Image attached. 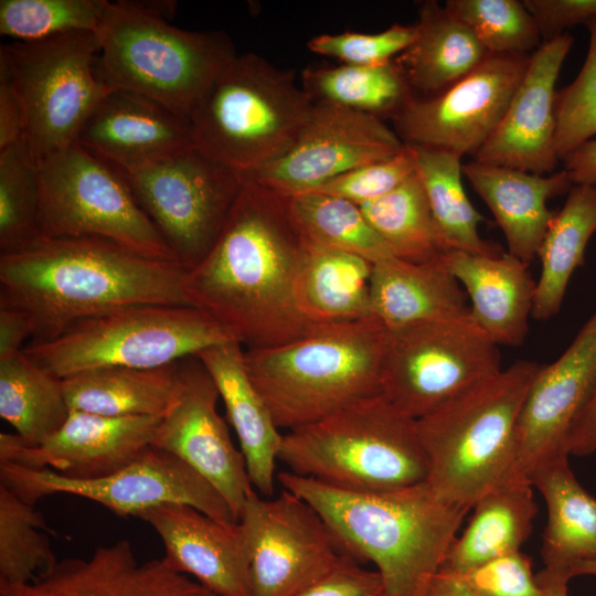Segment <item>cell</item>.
Listing matches in <instances>:
<instances>
[{"mask_svg":"<svg viewBox=\"0 0 596 596\" xmlns=\"http://www.w3.org/2000/svg\"><path fill=\"white\" fill-rule=\"evenodd\" d=\"M99 51L93 31L1 46L25 114L23 138L38 166L75 143L88 116L114 89L96 73Z\"/></svg>","mask_w":596,"mask_h":596,"instance_id":"obj_11","label":"cell"},{"mask_svg":"<svg viewBox=\"0 0 596 596\" xmlns=\"http://www.w3.org/2000/svg\"><path fill=\"white\" fill-rule=\"evenodd\" d=\"M219 391L195 356L179 362L175 396L162 415L151 446L163 449L204 477L237 518L254 490L241 450L217 413Z\"/></svg>","mask_w":596,"mask_h":596,"instance_id":"obj_18","label":"cell"},{"mask_svg":"<svg viewBox=\"0 0 596 596\" xmlns=\"http://www.w3.org/2000/svg\"><path fill=\"white\" fill-rule=\"evenodd\" d=\"M30 320L22 312L0 307V360L10 358L24 348L23 343L32 339Z\"/></svg>","mask_w":596,"mask_h":596,"instance_id":"obj_51","label":"cell"},{"mask_svg":"<svg viewBox=\"0 0 596 596\" xmlns=\"http://www.w3.org/2000/svg\"><path fill=\"white\" fill-rule=\"evenodd\" d=\"M532 483L511 480L482 496L451 544L439 572L461 576L497 557L520 551L538 513Z\"/></svg>","mask_w":596,"mask_h":596,"instance_id":"obj_30","label":"cell"},{"mask_svg":"<svg viewBox=\"0 0 596 596\" xmlns=\"http://www.w3.org/2000/svg\"><path fill=\"white\" fill-rule=\"evenodd\" d=\"M369 260L307 238L297 276L301 312L319 326L341 324L373 316Z\"/></svg>","mask_w":596,"mask_h":596,"instance_id":"obj_31","label":"cell"},{"mask_svg":"<svg viewBox=\"0 0 596 596\" xmlns=\"http://www.w3.org/2000/svg\"><path fill=\"white\" fill-rule=\"evenodd\" d=\"M381 393L419 419L501 368L496 344L471 316L387 330Z\"/></svg>","mask_w":596,"mask_h":596,"instance_id":"obj_12","label":"cell"},{"mask_svg":"<svg viewBox=\"0 0 596 596\" xmlns=\"http://www.w3.org/2000/svg\"><path fill=\"white\" fill-rule=\"evenodd\" d=\"M300 83L313 105L343 107L382 120L393 119L415 96L394 60L379 65H312L302 70Z\"/></svg>","mask_w":596,"mask_h":596,"instance_id":"obj_35","label":"cell"},{"mask_svg":"<svg viewBox=\"0 0 596 596\" xmlns=\"http://www.w3.org/2000/svg\"><path fill=\"white\" fill-rule=\"evenodd\" d=\"M415 36V24H393L376 33L349 31L316 35L307 42V47L312 53L338 58L344 64L379 65L393 61Z\"/></svg>","mask_w":596,"mask_h":596,"instance_id":"obj_45","label":"cell"},{"mask_svg":"<svg viewBox=\"0 0 596 596\" xmlns=\"http://www.w3.org/2000/svg\"><path fill=\"white\" fill-rule=\"evenodd\" d=\"M76 142L116 169L160 162L195 148L190 119L125 89H111L98 103Z\"/></svg>","mask_w":596,"mask_h":596,"instance_id":"obj_23","label":"cell"},{"mask_svg":"<svg viewBox=\"0 0 596 596\" xmlns=\"http://www.w3.org/2000/svg\"><path fill=\"white\" fill-rule=\"evenodd\" d=\"M312 108L292 71L255 53L237 54L190 116L195 148L252 172L292 147Z\"/></svg>","mask_w":596,"mask_h":596,"instance_id":"obj_8","label":"cell"},{"mask_svg":"<svg viewBox=\"0 0 596 596\" xmlns=\"http://www.w3.org/2000/svg\"><path fill=\"white\" fill-rule=\"evenodd\" d=\"M541 365L518 360L416 419L427 483L470 511L487 492L514 480L520 414Z\"/></svg>","mask_w":596,"mask_h":596,"instance_id":"obj_4","label":"cell"},{"mask_svg":"<svg viewBox=\"0 0 596 596\" xmlns=\"http://www.w3.org/2000/svg\"><path fill=\"white\" fill-rule=\"evenodd\" d=\"M39 236V166L22 138L0 150V254Z\"/></svg>","mask_w":596,"mask_h":596,"instance_id":"obj_42","label":"cell"},{"mask_svg":"<svg viewBox=\"0 0 596 596\" xmlns=\"http://www.w3.org/2000/svg\"><path fill=\"white\" fill-rule=\"evenodd\" d=\"M405 143L374 116L313 105L292 147L278 159L245 173L281 194L310 192L352 169L391 158Z\"/></svg>","mask_w":596,"mask_h":596,"instance_id":"obj_17","label":"cell"},{"mask_svg":"<svg viewBox=\"0 0 596 596\" xmlns=\"http://www.w3.org/2000/svg\"><path fill=\"white\" fill-rule=\"evenodd\" d=\"M0 596H219L160 560L139 561L128 540L67 557L33 581L0 585Z\"/></svg>","mask_w":596,"mask_h":596,"instance_id":"obj_22","label":"cell"},{"mask_svg":"<svg viewBox=\"0 0 596 596\" xmlns=\"http://www.w3.org/2000/svg\"><path fill=\"white\" fill-rule=\"evenodd\" d=\"M457 578L475 596H550L533 574L531 558L521 551L491 560Z\"/></svg>","mask_w":596,"mask_h":596,"instance_id":"obj_47","label":"cell"},{"mask_svg":"<svg viewBox=\"0 0 596 596\" xmlns=\"http://www.w3.org/2000/svg\"><path fill=\"white\" fill-rule=\"evenodd\" d=\"M237 341L188 305H136L78 322L61 336L30 341L23 353L57 379L108 366L156 369Z\"/></svg>","mask_w":596,"mask_h":596,"instance_id":"obj_9","label":"cell"},{"mask_svg":"<svg viewBox=\"0 0 596 596\" xmlns=\"http://www.w3.org/2000/svg\"><path fill=\"white\" fill-rule=\"evenodd\" d=\"M445 8L492 55H531L542 44L539 25L519 0H447Z\"/></svg>","mask_w":596,"mask_h":596,"instance_id":"obj_41","label":"cell"},{"mask_svg":"<svg viewBox=\"0 0 596 596\" xmlns=\"http://www.w3.org/2000/svg\"><path fill=\"white\" fill-rule=\"evenodd\" d=\"M1 485L25 502L66 493L95 501L117 515L138 517L162 504H187L225 524L237 518L223 496L177 456L147 447L123 468L97 478H73L51 469L0 462Z\"/></svg>","mask_w":596,"mask_h":596,"instance_id":"obj_14","label":"cell"},{"mask_svg":"<svg viewBox=\"0 0 596 596\" xmlns=\"http://www.w3.org/2000/svg\"><path fill=\"white\" fill-rule=\"evenodd\" d=\"M162 416L111 417L71 411L65 423L36 446L0 434V462L51 469L73 478L109 475L151 446Z\"/></svg>","mask_w":596,"mask_h":596,"instance_id":"obj_20","label":"cell"},{"mask_svg":"<svg viewBox=\"0 0 596 596\" xmlns=\"http://www.w3.org/2000/svg\"><path fill=\"white\" fill-rule=\"evenodd\" d=\"M277 481L321 515L349 557L374 565L383 596H427L468 512L427 481L350 491L289 470L278 472Z\"/></svg>","mask_w":596,"mask_h":596,"instance_id":"obj_3","label":"cell"},{"mask_svg":"<svg viewBox=\"0 0 596 596\" xmlns=\"http://www.w3.org/2000/svg\"><path fill=\"white\" fill-rule=\"evenodd\" d=\"M296 596H383V584L376 571L348 557L327 577Z\"/></svg>","mask_w":596,"mask_h":596,"instance_id":"obj_49","label":"cell"},{"mask_svg":"<svg viewBox=\"0 0 596 596\" xmlns=\"http://www.w3.org/2000/svg\"><path fill=\"white\" fill-rule=\"evenodd\" d=\"M589 33L585 62L576 78L555 95V149L560 160L596 136V19Z\"/></svg>","mask_w":596,"mask_h":596,"instance_id":"obj_44","label":"cell"},{"mask_svg":"<svg viewBox=\"0 0 596 596\" xmlns=\"http://www.w3.org/2000/svg\"><path fill=\"white\" fill-rule=\"evenodd\" d=\"M117 170L187 270L216 242L245 180L244 172L196 148L160 162Z\"/></svg>","mask_w":596,"mask_h":596,"instance_id":"obj_13","label":"cell"},{"mask_svg":"<svg viewBox=\"0 0 596 596\" xmlns=\"http://www.w3.org/2000/svg\"><path fill=\"white\" fill-rule=\"evenodd\" d=\"M579 575L596 576V558L574 564L570 570V577Z\"/></svg>","mask_w":596,"mask_h":596,"instance_id":"obj_57","label":"cell"},{"mask_svg":"<svg viewBox=\"0 0 596 596\" xmlns=\"http://www.w3.org/2000/svg\"><path fill=\"white\" fill-rule=\"evenodd\" d=\"M106 0H1L0 33L33 42L75 31L98 32Z\"/></svg>","mask_w":596,"mask_h":596,"instance_id":"obj_43","label":"cell"},{"mask_svg":"<svg viewBox=\"0 0 596 596\" xmlns=\"http://www.w3.org/2000/svg\"><path fill=\"white\" fill-rule=\"evenodd\" d=\"M567 457L562 455L541 464L530 481L547 508L543 570L570 581L574 564L596 558V498L579 483Z\"/></svg>","mask_w":596,"mask_h":596,"instance_id":"obj_29","label":"cell"},{"mask_svg":"<svg viewBox=\"0 0 596 596\" xmlns=\"http://www.w3.org/2000/svg\"><path fill=\"white\" fill-rule=\"evenodd\" d=\"M237 526L247 552L249 596H296L349 557L321 515L285 489L273 499L252 490Z\"/></svg>","mask_w":596,"mask_h":596,"instance_id":"obj_15","label":"cell"},{"mask_svg":"<svg viewBox=\"0 0 596 596\" xmlns=\"http://www.w3.org/2000/svg\"><path fill=\"white\" fill-rule=\"evenodd\" d=\"M573 42L565 32L531 54L508 109L475 160L536 174L554 172L561 161L555 149V83Z\"/></svg>","mask_w":596,"mask_h":596,"instance_id":"obj_21","label":"cell"},{"mask_svg":"<svg viewBox=\"0 0 596 596\" xmlns=\"http://www.w3.org/2000/svg\"><path fill=\"white\" fill-rule=\"evenodd\" d=\"M370 299L387 330L470 315L467 294L444 255L426 263L392 257L373 264Z\"/></svg>","mask_w":596,"mask_h":596,"instance_id":"obj_28","label":"cell"},{"mask_svg":"<svg viewBox=\"0 0 596 596\" xmlns=\"http://www.w3.org/2000/svg\"><path fill=\"white\" fill-rule=\"evenodd\" d=\"M39 231L46 237H99L141 256L179 263L124 175L77 142L39 166Z\"/></svg>","mask_w":596,"mask_h":596,"instance_id":"obj_10","label":"cell"},{"mask_svg":"<svg viewBox=\"0 0 596 596\" xmlns=\"http://www.w3.org/2000/svg\"><path fill=\"white\" fill-rule=\"evenodd\" d=\"M291 212L308 238L372 264L394 257L359 205L318 192L289 196Z\"/></svg>","mask_w":596,"mask_h":596,"instance_id":"obj_39","label":"cell"},{"mask_svg":"<svg viewBox=\"0 0 596 596\" xmlns=\"http://www.w3.org/2000/svg\"><path fill=\"white\" fill-rule=\"evenodd\" d=\"M524 4L539 25L543 43L596 19V0H524Z\"/></svg>","mask_w":596,"mask_h":596,"instance_id":"obj_48","label":"cell"},{"mask_svg":"<svg viewBox=\"0 0 596 596\" xmlns=\"http://www.w3.org/2000/svg\"><path fill=\"white\" fill-rule=\"evenodd\" d=\"M139 10L163 20H170L175 14L178 2L173 0H129Z\"/></svg>","mask_w":596,"mask_h":596,"instance_id":"obj_55","label":"cell"},{"mask_svg":"<svg viewBox=\"0 0 596 596\" xmlns=\"http://www.w3.org/2000/svg\"><path fill=\"white\" fill-rule=\"evenodd\" d=\"M360 209L394 257L401 260L426 263L451 251L438 231L417 173Z\"/></svg>","mask_w":596,"mask_h":596,"instance_id":"obj_38","label":"cell"},{"mask_svg":"<svg viewBox=\"0 0 596 596\" xmlns=\"http://www.w3.org/2000/svg\"><path fill=\"white\" fill-rule=\"evenodd\" d=\"M565 449L568 456H588L596 453V391L574 424Z\"/></svg>","mask_w":596,"mask_h":596,"instance_id":"obj_53","label":"cell"},{"mask_svg":"<svg viewBox=\"0 0 596 596\" xmlns=\"http://www.w3.org/2000/svg\"><path fill=\"white\" fill-rule=\"evenodd\" d=\"M25 131V114L8 67L0 58V150L20 141Z\"/></svg>","mask_w":596,"mask_h":596,"instance_id":"obj_50","label":"cell"},{"mask_svg":"<svg viewBox=\"0 0 596 596\" xmlns=\"http://www.w3.org/2000/svg\"><path fill=\"white\" fill-rule=\"evenodd\" d=\"M407 146L438 231L448 247L479 255L501 254L498 245L480 236L479 224L485 217L464 189L461 157L444 149Z\"/></svg>","mask_w":596,"mask_h":596,"instance_id":"obj_36","label":"cell"},{"mask_svg":"<svg viewBox=\"0 0 596 596\" xmlns=\"http://www.w3.org/2000/svg\"><path fill=\"white\" fill-rule=\"evenodd\" d=\"M561 161L573 185H596V138L581 143Z\"/></svg>","mask_w":596,"mask_h":596,"instance_id":"obj_52","label":"cell"},{"mask_svg":"<svg viewBox=\"0 0 596 596\" xmlns=\"http://www.w3.org/2000/svg\"><path fill=\"white\" fill-rule=\"evenodd\" d=\"M98 77L110 88L146 96L190 119L220 73L237 56L223 31H189L120 0L98 30Z\"/></svg>","mask_w":596,"mask_h":596,"instance_id":"obj_7","label":"cell"},{"mask_svg":"<svg viewBox=\"0 0 596 596\" xmlns=\"http://www.w3.org/2000/svg\"><path fill=\"white\" fill-rule=\"evenodd\" d=\"M41 530L42 513L0 483V585L29 583L56 564Z\"/></svg>","mask_w":596,"mask_h":596,"instance_id":"obj_40","label":"cell"},{"mask_svg":"<svg viewBox=\"0 0 596 596\" xmlns=\"http://www.w3.org/2000/svg\"><path fill=\"white\" fill-rule=\"evenodd\" d=\"M278 460L292 473L350 491L397 489L428 478L416 419L382 393L288 430Z\"/></svg>","mask_w":596,"mask_h":596,"instance_id":"obj_6","label":"cell"},{"mask_svg":"<svg viewBox=\"0 0 596 596\" xmlns=\"http://www.w3.org/2000/svg\"><path fill=\"white\" fill-rule=\"evenodd\" d=\"M427 596H475L457 577L438 572L432 581Z\"/></svg>","mask_w":596,"mask_h":596,"instance_id":"obj_54","label":"cell"},{"mask_svg":"<svg viewBox=\"0 0 596 596\" xmlns=\"http://www.w3.org/2000/svg\"><path fill=\"white\" fill-rule=\"evenodd\" d=\"M415 173L413 155L405 145L397 155L352 169L310 192L337 196L360 206L390 193Z\"/></svg>","mask_w":596,"mask_h":596,"instance_id":"obj_46","label":"cell"},{"mask_svg":"<svg viewBox=\"0 0 596 596\" xmlns=\"http://www.w3.org/2000/svg\"><path fill=\"white\" fill-rule=\"evenodd\" d=\"M307 238L289 196L245 175L216 242L185 272L189 306L222 324L245 349L319 331L326 326L310 321L296 296Z\"/></svg>","mask_w":596,"mask_h":596,"instance_id":"obj_1","label":"cell"},{"mask_svg":"<svg viewBox=\"0 0 596 596\" xmlns=\"http://www.w3.org/2000/svg\"><path fill=\"white\" fill-rule=\"evenodd\" d=\"M531 55H489L447 88L415 95L392 119L405 145L476 156L502 119Z\"/></svg>","mask_w":596,"mask_h":596,"instance_id":"obj_16","label":"cell"},{"mask_svg":"<svg viewBox=\"0 0 596 596\" xmlns=\"http://www.w3.org/2000/svg\"><path fill=\"white\" fill-rule=\"evenodd\" d=\"M62 381L23 351L0 360V416L28 446L53 435L67 419Z\"/></svg>","mask_w":596,"mask_h":596,"instance_id":"obj_37","label":"cell"},{"mask_svg":"<svg viewBox=\"0 0 596 596\" xmlns=\"http://www.w3.org/2000/svg\"><path fill=\"white\" fill-rule=\"evenodd\" d=\"M444 259L470 301V316L499 347L523 343L536 281L529 264L510 253L479 255L451 249Z\"/></svg>","mask_w":596,"mask_h":596,"instance_id":"obj_26","label":"cell"},{"mask_svg":"<svg viewBox=\"0 0 596 596\" xmlns=\"http://www.w3.org/2000/svg\"><path fill=\"white\" fill-rule=\"evenodd\" d=\"M179 362L156 369L108 366L78 372L61 379L64 396L70 411L162 416L177 393Z\"/></svg>","mask_w":596,"mask_h":596,"instance_id":"obj_33","label":"cell"},{"mask_svg":"<svg viewBox=\"0 0 596 596\" xmlns=\"http://www.w3.org/2000/svg\"><path fill=\"white\" fill-rule=\"evenodd\" d=\"M187 269L99 237H46L0 254V307L31 322L32 342L136 305H188ZM30 342V341H29Z\"/></svg>","mask_w":596,"mask_h":596,"instance_id":"obj_2","label":"cell"},{"mask_svg":"<svg viewBox=\"0 0 596 596\" xmlns=\"http://www.w3.org/2000/svg\"><path fill=\"white\" fill-rule=\"evenodd\" d=\"M536 579L542 586H544L549 590L550 596H567L568 581H566L565 578L554 576L542 570L536 575Z\"/></svg>","mask_w":596,"mask_h":596,"instance_id":"obj_56","label":"cell"},{"mask_svg":"<svg viewBox=\"0 0 596 596\" xmlns=\"http://www.w3.org/2000/svg\"><path fill=\"white\" fill-rule=\"evenodd\" d=\"M244 350L238 341L233 340L207 348L196 356L224 403L253 488L269 497L275 491L276 461L284 434L248 375Z\"/></svg>","mask_w":596,"mask_h":596,"instance_id":"obj_27","label":"cell"},{"mask_svg":"<svg viewBox=\"0 0 596 596\" xmlns=\"http://www.w3.org/2000/svg\"><path fill=\"white\" fill-rule=\"evenodd\" d=\"M462 174L493 214L508 253L530 265L556 214L547 201L573 187L566 171L536 174L473 160L462 164Z\"/></svg>","mask_w":596,"mask_h":596,"instance_id":"obj_25","label":"cell"},{"mask_svg":"<svg viewBox=\"0 0 596 596\" xmlns=\"http://www.w3.org/2000/svg\"><path fill=\"white\" fill-rule=\"evenodd\" d=\"M387 333L371 316L289 343L245 349L244 361L277 427L291 430L381 393Z\"/></svg>","mask_w":596,"mask_h":596,"instance_id":"obj_5","label":"cell"},{"mask_svg":"<svg viewBox=\"0 0 596 596\" xmlns=\"http://www.w3.org/2000/svg\"><path fill=\"white\" fill-rule=\"evenodd\" d=\"M596 232V185H573L542 241L538 257L532 317L547 320L560 311L575 269L583 265L586 246Z\"/></svg>","mask_w":596,"mask_h":596,"instance_id":"obj_34","label":"cell"},{"mask_svg":"<svg viewBox=\"0 0 596 596\" xmlns=\"http://www.w3.org/2000/svg\"><path fill=\"white\" fill-rule=\"evenodd\" d=\"M416 36L395 60L413 92L429 96L478 67L489 55L472 32L437 1H423ZM416 95V94H415Z\"/></svg>","mask_w":596,"mask_h":596,"instance_id":"obj_32","label":"cell"},{"mask_svg":"<svg viewBox=\"0 0 596 596\" xmlns=\"http://www.w3.org/2000/svg\"><path fill=\"white\" fill-rule=\"evenodd\" d=\"M595 391L596 311L532 382L518 424L514 480L530 481L541 464L568 456V435Z\"/></svg>","mask_w":596,"mask_h":596,"instance_id":"obj_19","label":"cell"},{"mask_svg":"<svg viewBox=\"0 0 596 596\" xmlns=\"http://www.w3.org/2000/svg\"><path fill=\"white\" fill-rule=\"evenodd\" d=\"M159 535L163 558L219 596H249L248 558L237 523L225 525L178 503L138 515Z\"/></svg>","mask_w":596,"mask_h":596,"instance_id":"obj_24","label":"cell"}]
</instances>
